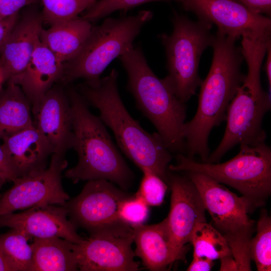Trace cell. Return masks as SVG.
<instances>
[{"instance_id": "1", "label": "cell", "mask_w": 271, "mask_h": 271, "mask_svg": "<svg viewBox=\"0 0 271 271\" xmlns=\"http://www.w3.org/2000/svg\"><path fill=\"white\" fill-rule=\"evenodd\" d=\"M236 39L219 32L214 35L210 69L200 85L199 102L194 117L185 122L184 136L187 157L199 155L203 162L209 155L211 129L226 120L227 110L245 75L241 71L243 57Z\"/></svg>"}, {"instance_id": "2", "label": "cell", "mask_w": 271, "mask_h": 271, "mask_svg": "<svg viewBox=\"0 0 271 271\" xmlns=\"http://www.w3.org/2000/svg\"><path fill=\"white\" fill-rule=\"evenodd\" d=\"M118 76L113 69L96 85L84 82L75 88L89 106L98 109L100 118L112 131L122 153L141 171L149 169L168 184L170 152L158 133L148 132L130 115L118 92Z\"/></svg>"}, {"instance_id": "3", "label": "cell", "mask_w": 271, "mask_h": 271, "mask_svg": "<svg viewBox=\"0 0 271 271\" xmlns=\"http://www.w3.org/2000/svg\"><path fill=\"white\" fill-rule=\"evenodd\" d=\"M72 107V149L78 156L77 165L65 172L73 183L80 181L106 180L122 189L131 184L134 175L113 142L99 116L92 114L89 105L75 87L67 90Z\"/></svg>"}, {"instance_id": "4", "label": "cell", "mask_w": 271, "mask_h": 271, "mask_svg": "<svg viewBox=\"0 0 271 271\" xmlns=\"http://www.w3.org/2000/svg\"><path fill=\"white\" fill-rule=\"evenodd\" d=\"M118 58L127 72V88L137 107L155 126L170 152H185V103L153 72L141 47L132 46Z\"/></svg>"}, {"instance_id": "5", "label": "cell", "mask_w": 271, "mask_h": 271, "mask_svg": "<svg viewBox=\"0 0 271 271\" xmlns=\"http://www.w3.org/2000/svg\"><path fill=\"white\" fill-rule=\"evenodd\" d=\"M150 11L119 18H108L92 27L84 44L70 60L63 63V84L82 78L91 86L96 85L109 64L132 45L144 25L152 18Z\"/></svg>"}, {"instance_id": "6", "label": "cell", "mask_w": 271, "mask_h": 271, "mask_svg": "<svg viewBox=\"0 0 271 271\" xmlns=\"http://www.w3.org/2000/svg\"><path fill=\"white\" fill-rule=\"evenodd\" d=\"M168 169L171 172H193L208 175L239 191L251 207L261 205L271 191V150L265 142L240 145L239 153L221 164L198 163L178 154L176 163L170 165Z\"/></svg>"}, {"instance_id": "7", "label": "cell", "mask_w": 271, "mask_h": 271, "mask_svg": "<svg viewBox=\"0 0 271 271\" xmlns=\"http://www.w3.org/2000/svg\"><path fill=\"white\" fill-rule=\"evenodd\" d=\"M172 22V33L160 35L166 50L168 70L164 80L176 96L186 103L202 82L199 64L203 51L211 46L213 25L199 20L192 21L176 12Z\"/></svg>"}, {"instance_id": "8", "label": "cell", "mask_w": 271, "mask_h": 271, "mask_svg": "<svg viewBox=\"0 0 271 271\" xmlns=\"http://www.w3.org/2000/svg\"><path fill=\"white\" fill-rule=\"evenodd\" d=\"M270 108L269 95L262 87L243 82L227 108V124L223 138L209 154L206 162H218L236 145L265 142L266 134L262 128V121Z\"/></svg>"}, {"instance_id": "9", "label": "cell", "mask_w": 271, "mask_h": 271, "mask_svg": "<svg viewBox=\"0 0 271 271\" xmlns=\"http://www.w3.org/2000/svg\"><path fill=\"white\" fill-rule=\"evenodd\" d=\"M187 173L216 228L224 236L227 244L250 238L255 222L247 215L251 207L249 201L244 196H238L208 175Z\"/></svg>"}, {"instance_id": "10", "label": "cell", "mask_w": 271, "mask_h": 271, "mask_svg": "<svg viewBox=\"0 0 271 271\" xmlns=\"http://www.w3.org/2000/svg\"><path fill=\"white\" fill-rule=\"evenodd\" d=\"M129 196L109 181L90 180L78 195L63 206L75 227L91 234L128 225L120 220L118 208Z\"/></svg>"}, {"instance_id": "11", "label": "cell", "mask_w": 271, "mask_h": 271, "mask_svg": "<svg viewBox=\"0 0 271 271\" xmlns=\"http://www.w3.org/2000/svg\"><path fill=\"white\" fill-rule=\"evenodd\" d=\"M73 249L81 271H137L132 228L124 226L89 234Z\"/></svg>"}, {"instance_id": "12", "label": "cell", "mask_w": 271, "mask_h": 271, "mask_svg": "<svg viewBox=\"0 0 271 271\" xmlns=\"http://www.w3.org/2000/svg\"><path fill=\"white\" fill-rule=\"evenodd\" d=\"M67 166L64 156L53 154L47 168L17 178L0 197V216L38 205H64L70 199L62 183Z\"/></svg>"}, {"instance_id": "13", "label": "cell", "mask_w": 271, "mask_h": 271, "mask_svg": "<svg viewBox=\"0 0 271 271\" xmlns=\"http://www.w3.org/2000/svg\"><path fill=\"white\" fill-rule=\"evenodd\" d=\"M186 11L193 12L199 20L217 26L218 32L236 40L270 38L271 20L250 11L235 0H183Z\"/></svg>"}, {"instance_id": "14", "label": "cell", "mask_w": 271, "mask_h": 271, "mask_svg": "<svg viewBox=\"0 0 271 271\" xmlns=\"http://www.w3.org/2000/svg\"><path fill=\"white\" fill-rule=\"evenodd\" d=\"M171 189V208L166 218L171 242L178 259L184 258L196 225L206 222L205 208L196 186L188 178L167 172Z\"/></svg>"}, {"instance_id": "15", "label": "cell", "mask_w": 271, "mask_h": 271, "mask_svg": "<svg viewBox=\"0 0 271 271\" xmlns=\"http://www.w3.org/2000/svg\"><path fill=\"white\" fill-rule=\"evenodd\" d=\"M33 116L35 127L54 154L65 157L72 149L73 139L72 110L67 91L54 85L43 97Z\"/></svg>"}, {"instance_id": "16", "label": "cell", "mask_w": 271, "mask_h": 271, "mask_svg": "<svg viewBox=\"0 0 271 271\" xmlns=\"http://www.w3.org/2000/svg\"><path fill=\"white\" fill-rule=\"evenodd\" d=\"M67 215L68 210L64 206H35L20 213L0 216V228L22 230L30 239L57 237L79 244L84 238L77 233Z\"/></svg>"}, {"instance_id": "17", "label": "cell", "mask_w": 271, "mask_h": 271, "mask_svg": "<svg viewBox=\"0 0 271 271\" xmlns=\"http://www.w3.org/2000/svg\"><path fill=\"white\" fill-rule=\"evenodd\" d=\"M44 23L36 4L25 9L0 48V63L8 81L25 68L40 40Z\"/></svg>"}, {"instance_id": "18", "label": "cell", "mask_w": 271, "mask_h": 271, "mask_svg": "<svg viewBox=\"0 0 271 271\" xmlns=\"http://www.w3.org/2000/svg\"><path fill=\"white\" fill-rule=\"evenodd\" d=\"M63 63L40 40L25 68L7 82L19 85L30 101L32 114L45 94L60 82Z\"/></svg>"}, {"instance_id": "19", "label": "cell", "mask_w": 271, "mask_h": 271, "mask_svg": "<svg viewBox=\"0 0 271 271\" xmlns=\"http://www.w3.org/2000/svg\"><path fill=\"white\" fill-rule=\"evenodd\" d=\"M2 148L16 179L47 168L53 150L35 126L2 139Z\"/></svg>"}, {"instance_id": "20", "label": "cell", "mask_w": 271, "mask_h": 271, "mask_svg": "<svg viewBox=\"0 0 271 271\" xmlns=\"http://www.w3.org/2000/svg\"><path fill=\"white\" fill-rule=\"evenodd\" d=\"M136 256L149 270H167L173 262L179 260L173 248L166 218L161 222L151 225L132 226Z\"/></svg>"}, {"instance_id": "21", "label": "cell", "mask_w": 271, "mask_h": 271, "mask_svg": "<svg viewBox=\"0 0 271 271\" xmlns=\"http://www.w3.org/2000/svg\"><path fill=\"white\" fill-rule=\"evenodd\" d=\"M91 23L80 18L50 26L42 30L40 40L63 63L80 50L91 31Z\"/></svg>"}, {"instance_id": "22", "label": "cell", "mask_w": 271, "mask_h": 271, "mask_svg": "<svg viewBox=\"0 0 271 271\" xmlns=\"http://www.w3.org/2000/svg\"><path fill=\"white\" fill-rule=\"evenodd\" d=\"M7 83L0 93V140L34 125L31 103L22 89Z\"/></svg>"}, {"instance_id": "23", "label": "cell", "mask_w": 271, "mask_h": 271, "mask_svg": "<svg viewBox=\"0 0 271 271\" xmlns=\"http://www.w3.org/2000/svg\"><path fill=\"white\" fill-rule=\"evenodd\" d=\"M32 271H75L78 269L73 243L52 237L33 238Z\"/></svg>"}, {"instance_id": "24", "label": "cell", "mask_w": 271, "mask_h": 271, "mask_svg": "<svg viewBox=\"0 0 271 271\" xmlns=\"http://www.w3.org/2000/svg\"><path fill=\"white\" fill-rule=\"evenodd\" d=\"M190 242L193 245V257H206L214 260L232 255L224 236L206 222L196 225L192 232Z\"/></svg>"}, {"instance_id": "25", "label": "cell", "mask_w": 271, "mask_h": 271, "mask_svg": "<svg viewBox=\"0 0 271 271\" xmlns=\"http://www.w3.org/2000/svg\"><path fill=\"white\" fill-rule=\"evenodd\" d=\"M30 239L22 230L11 228L0 234V245L19 271H32L33 253Z\"/></svg>"}, {"instance_id": "26", "label": "cell", "mask_w": 271, "mask_h": 271, "mask_svg": "<svg viewBox=\"0 0 271 271\" xmlns=\"http://www.w3.org/2000/svg\"><path fill=\"white\" fill-rule=\"evenodd\" d=\"M249 252L257 270H271V219L265 210L257 222L256 235L250 240Z\"/></svg>"}, {"instance_id": "27", "label": "cell", "mask_w": 271, "mask_h": 271, "mask_svg": "<svg viewBox=\"0 0 271 271\" xmlns=\"http://www.w3.org/2000/svg\"><path fill=\"white\" fill-rule=\"evenodd\" d=\"M43 10L44 22L50 26L67 22L77 18L83 11L95 2L94 0H40Z\"/></svg>"}, {"instance_id": "28", "label": "cell", "mask_w": 271, "mask_h": 271, "mask_svg": "<svg viewBox=\"0 0 271 271\" xmlns=\"http://www.w3.org/2000/svg\"><path fill=\"white\" fill-rule=\"evenodd\" d=\"M170 1L180 3L183 1V0H100L97 2H95L88 8L81 18L91 23L117 10L127 11L150 2Z\"/></svg>"}, {"instance_id": "29", "label": "cell", "mask_w": 271, "mask_h": 271, "mask_svg": "<svg viewBox=\"0 0 271 271\" xmlns=\"http://www.w3.org/2000/svg\"><path fill=\"white\" fill-rule=\"evenodd\" d=\"M143 176L137 193L148 206H159L163 202L167 183L156 174L149 169L142 171Z\"/></svg>"}, {"instance_id": "30", "label": "cell", "mask_w": 271, "mask_h": 271, "mask_svg": "<svg viewBox=\"0 0 271 271\" xmlns=\"http://www.w3.org/2000/svg\"><path fill=\"white\" fill-rule=\"evenodd\" d=\"M137 193L128 196L120 203L118 208L120 220L131 227L143 224L149 215V207Z\"/></svg>"}, {"instance_id": "31", "label": "cell", "mask_w": 271, "mask_h": 271, "mask_svg": "<svg viewBox=\"0 0 271 271\" xmlns=\"http://www.w3.org/2000/svg\"><path fill=\"white\" fill-rule=\"evenodd\" d=\"M40 0H0V20L19 13L26 7L36 4Z\"/></svg>"}, {"instance_id": "32", "label": "cell", "mask_w": 271, "mask_h": 271, "mask_svg": "<svg viewBox=\"0 0 271 271\" xmlns=\"http://www.w3.org/2000/svg\"><path fill=\"white\" fill-rule=\"evenodd\" d=\"M256 13L270 15L271 0H235Z\"/></svg>"}, {"instance_id": "33", "label": "cell", "mask_w": 271, "mask_h": 271, "mask_svg": "<svg viewBox=\"0 0 271 271\" xmlns=\"http://www.w3.org/2000/svg\"><path fill=\"white\" fill-rule=\"evenodd\" d=\"M20 17L19 13L0 20V48L3 46Z\"/></svg>"}, {"instance_id": "34", "label": "cell", "mask_w": 271, "mask_h": 271, "mask_svg": "<svg viewBox=\"0 0 271 271\" xmlns=\"http://www.w3.org/2000/svg\"><path fill=\"white\" fill-rule=\"evenodd\" d=\"M213 266V260L203 257H193L187 269L188 271H209Z\"/></svg>"}, {"instance_id": "35", "label": "cell", "mask_w": 271, "mask_h": 271, "mask_svg": "<svg viewBox=\"0 0 271 271\" xmlns=\"http://www.w3.org/2000/svg\"><path fill=\"white\" fill-rule=\"evenodd\" d=\"M0 174L5 175L9 181L13 182L16 179L1 144H0Z\"/></svg>"}, {"instance_id": "36", "label": "cell", "mask_w": 271, "mask_h": 271, "mask_svg": "<svg viewBox=\"0 0 271 271\" xmlns=\"http://www.w3.org/2000/svg\"><path fill=\"white\" fill-rule=\"evenodd\" d=\"M0 271H19L18 267L12 262L4 251L0 245Z\"/></svg>"}, {"instance_id": "37", "label": "cell", "mask_w": 271, "mask_h": 271, "mask_svg": "<svg viewBox=\"0 0 271 271\" xmlns=\"http://www.w3.org/2000/svg\"><path fill=\"white\" fill-rule=\"evenodd\" d=\"M221 265L220 270L237 271V267L232 255H228L220 258Z\"/></svg>"}, {"instance_id": "38", "label": "cell", "mask_w": 271, "mask_h": 271, "mask_svg": "<svg viewBox=\"0 0 271 271\" xmlns=\"http://www.w3.org/2000/svg\"><path fill=\"white\" fill-rule=\"evenodd\" d=\"M267 57L265 64V70L267 78V80L269 87L271 86V44H270L267 48Z\"/></svg>"}, {"instance_id": "39", "label": "cell", "mask_w": 271, "mask_h": 271, "mask_svg": "<svg viewBox=\"0 0 271 271\" xmlns=\"http://www.w3.org/2000/svg\"><path fill=\"white\" fill-rule=\"evenodd\" d=\"M8 79L6 75L4 68L0 63V93L3 90V87L4 84L7 82Z\"/></svg>"}, {"instance_id": "40", "label": "cell", "mask_w": 271, "mask_h": 271, "mask_svg": "<svg viewBox=\"0 0 271 271\" xmlns=\"http://www.w3.org/2000/svg\"><path fill=\"white\" fill-rule=\"evenodd\" d=\"M8 181V179L7 177L3 175L0 174V190L3 187V186Z\"/></svg>"}, {"instance_id": "41", "label": "cell", "mask_w": 271, "mask_h": 271, "mask_svg": "<svg viewBox=\"0 0 271 271\" xmlns=\"http://www.w3.org/2000/svg\"><path fill=\"white\" fill-rule=\"evenodd\" d=\"M95 2H96V0H94Z\"/></svg>"}]
</instances>
